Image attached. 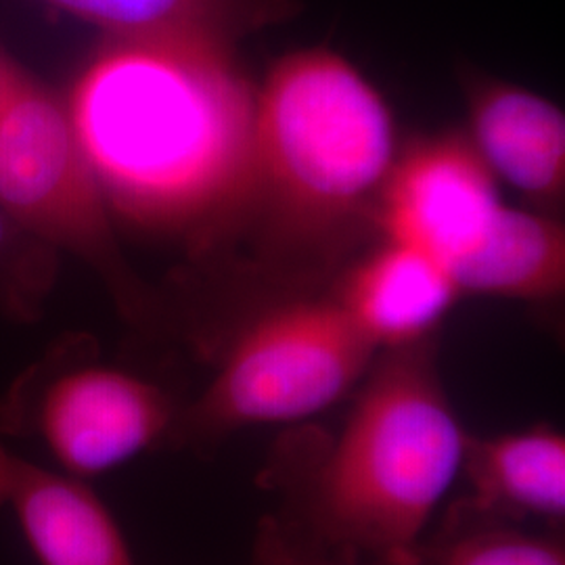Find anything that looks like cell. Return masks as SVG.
Instances as JSON below:
<instances>
[{"label": "cell", "mask_w": 565, "mask_h": 565, "mask_svg": "<svg viewBox=\"0 0 565 565\" xmlns=\"http://www.w3.org/2000/svg\"><path fill=\"white\" fill-rule=\"evenodd\" d=\"M63 103L109 212L128 223L203 235L249 210L256 88L233 44L107 36Z\"/></svg>", "instance_id": "cell-1"}, {"label": "cell", "mask_w": 565, "mask_h": 565, "mask_svg": "<svg viewBox=\"0 0 565 565\" xmlns=\"http://www.w3.org/2000/svg\"><path fill=\"white\" fill-rule=\"evenodd\" d=\"M467 431L448 401L434 340L384 350L335 434L279 446V524L375 565H419L425 532L461 478Z\"/></svg>", "instance_id": "cell-2"}, {"label": "cell", "mask_w": 565, "mask_h": 565, "mask_svg": "<svg viewBox=\"0 0 565 565\" xmlns=\"http://www.w3.org/2000/svg\"><path fill=\"white\" fill-rule=\"evenodd\" d=\"M396 156L380 90L329 49L296 51L256 88L249 207L285 249L317 245L375 210Z\"/></svg>", "instance_id": "cell-3"}, {"label": "cell", "mask_w": 565, "mask_h": 565, "mask_svg": "<svg viewBox=\"0 0 565 565\" xmlns=\"http://www.w3.org/2000/svg\"><path fill=\"white\" fill-rule=\"evenodd\" d=\"M377 354L335 298L273 303L224 345L212 382L181 406L170 446L205 452L245 427L306 422L348 396Z\"/></svg>", "instance_id": "cell-4"}, {"label": "cell", "mask_w": 565, "mask_h": 565, "mask_svg": "<svg viewBox=\"0 0 565 565\" xmlns=\"http://www.w3.org/2000/svg\"><path fill=\"white\" fill-rule=\"evenodd\" d=\"M179 415L162 385L63 352L0 404V436L36 440L60 471L88 482L172 445Z\"/></svg>", "instance_id": "cell-5"}, {"label": "cell", "mask_w": 565, "mask_h": 565, "mask_svg": "<svg viewBox=\"0 0 565 565\" xmlns=\"http://www.w3.org/2000/svg\"><path fill=\"white\" fill-rule=\"evenodd\" d=\"M0 210L46 242L99 268L132 319L141 294L121 273L111 212L82 153L65 103L32 78L0 109Z\"/></svg>", "instance_id": "cell-6"}, {"label": "cell", "mask_w": 565, "mask_h": 565, "mask_svg": "<svg viewBox=\"0 0 565 565\" xmlns=\"http://www.w3.org/2000/svg\"><path fill=\"white\" fill-rule=\"evenodd\" d=\"M501 207L497 177L465 135H443L396 156L373 218L385 239L417 247L450 266Z\"/></svg>", "instance_id": "cell-7"}, {"label": "cell", "mask_w": 565, "mask_h": 565, "mask_svg": "<svg viewBox=\"0 0 565 565\" xmlns=\"http://www.w3.org/2000/svg\"><path fill=\"white\" fill-rule=\"evenodd\" d=\"M0 511H9L41 565H137L95 490L0 443Z\"/></svg>", "instance_id": "cell-8"}, {"label": "cell", "mask_w": 565, "mask_h": 565, "mask_svg": "<svg viewBox=\"0 0 565 565\" xmlns=\"http://www.w3.org/2000/svg\"><path fill=\"white\" fill-rule=\"evenodd\" d=\"M469 141L497 179L555 210L565 195V116L545 97L492 78L467 82Z\"/></svg>", "instance_id": "cell-9"}, {"label": "cell", "mask_w": 565, "mask_h": 565, "mask_svg": "<svg viewBox=\"0 0 565 565\" xmlns=\"http://www.w3.org/2000/svg\"><path fill=\"white\" fill-rule=\"evenodd\" d=\"M459 298L445 264L390 239L352 268L335 296L380 352L431 340Z\"/></svg>", "instance_id": "cell-10"}, {"label": "cell", "mask_w": 565, "mask_h": 565, "mask_svg": "<svg viewBox=\"0 0 565 565\" xmlns=\"http://www.w3.org/2000/svg\"><path fill=\"white\" fill-rule=\"evenodd\" d=\"M461 505L511 522L557 527L565 520V438L548 425L467 436Z\"/></svg>", "instance_id": "cell-11"}, {"label": "cell", "mask_w": 565, "mask_h": 565, "mask_svg": "<svg viewBox=\"0 0 565 565\" xmlns=\"http://www.w3.org/2000/svg\"><path fill=\"white\" fill-rule=\"evenodd\" d=\"M461 296L553 302L565 289V228L548 212L503 205L476 245L450 266Z\"/></svg>", "instance_id": "cell-12"}, {"label": "cell", "mask_w": 565, "mask_h": 565, "mask_svg": "<svg viewBox=\"0 0 565 565\" xmlns=\"http://www.w3.org/2000/svg\"><path fill=\"white\" fill-rule=\"evenodd\" d=\"M111 39L191 34L228 42L282 20L289 0H44Z\"/></svg>", "instance_id": "cell-13"}, {"label": "cell", "mask_w": 565, "mask_h": 565, "mask_svg": "<svg viewBox=\"0 0 565 565\" xmlns=\"http://www.w3.org/2000/svg\"><path fill=\"white\" fill-rule=\"evenodd\" d=\"M419 565H565V548L555 534L455 503L443 530L422 546Z\"/></svg>", "instance_id": "cell-14"}, {"label": "cell", "mask_w": 565, "mask_h": 565, "mask_svg": "<svg viewBox=\"0 0 565 565\" xmlns=\"http://www.w3.org/2000/svg\"><path fill=\"white\" fill-rule=\"evenodd\" d=\"M254 565H375L329 551L294 530L279 524L275 518L260 525Z\"/></svg>", "instance_id": "cell-15"}, {"label": "cell", "mask_w": 565, "mask_h": 565, "mask_svg": "<svg viewBox=\"0 0 565 565\" xmlns=\"http://www.w3.org/2000/svg\"><path fill=\"white\" fill-rule=\"evenodd\" d=\"M25 78L28 76L21 74L20 67L13 61L0 53V109L13 97V93L20 88L21 82Z\"/></svg>", "instance_id": "cell-16"}, {"label": "cell", "mask_w": 565, "mask_h": 565, "mask_svg": "<svg viewBox=\"0 0 565 565\" xmlns=\"http://www.w3.org/2000/svg\"><path fill=\"white\" fill-rule=\"evenodd\" d=\"M11 221L2 214V210H0V252L7 247V242H9V235H11Z\"/></svg>", "instance_id": "cell-17"}]
</instances>
